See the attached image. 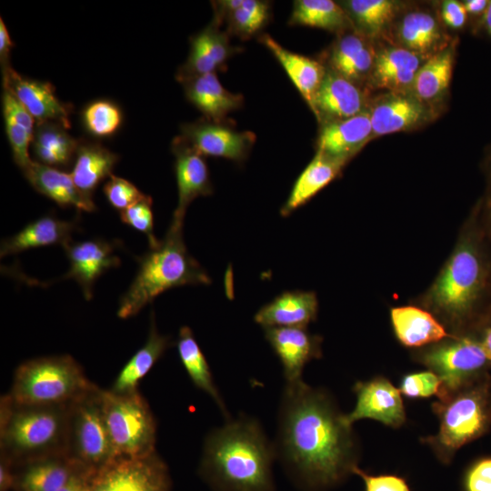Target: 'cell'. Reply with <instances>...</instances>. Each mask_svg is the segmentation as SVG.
<instances>
[{
	"label": "cell",
	"instance_id": "28",
	"mask_svg": "<svg viewBox=\"0 0 491 491\" xmlns=\"http://www.w3.org/2000/svg\"><path fill=\"white\" fill-rule=\"evenodd\" d=\"M396 33L399 46L426 58L449 45L437 19L426 10L405 14Z\"/></svg>",
	"mask_w": 491,
	"mask_h": 491
},
{
	"label": "cell",
	"instance_id": "33",
	"mask_svg": "<svg viewBox=\"0 0 491 491\" xmlns=\"http://www.w3.org/2000/svg\"><path fill=\"white\" fill-rule=\"evenodd\" d=\"M455 61L454 46L428 57L418 69L410 93L431 107L441 102L447 93Z\"/></svg>",
	"mask_w": 491,
	"mask_h": 491
},
{
	"label": "cell",
	"instance_id": "12",
	"mask_svg": "<svg viewBox=\"0 0 491 491\" xmlns=\"http://www.w3.org/2000/svg\"><path fill=\"white\" fill-rule=\"evenodd\" d=\"M180 136L204 156L244 162L256 141L249 131H237L225 123L200 120L185 124Z\"/></svg>",
	"mask_w": 491,
	"mask_h": 491
},
{
	"label": "cell",
	"instance_id": "36",
	"mask_svg": "<svg viewBox=\"0 0 491 491\" xmlns=\"http://www.w3.org/2000/svg\"><path fill=\"white\" fill-rule=\"evenodd\" d=\"M391 321L398 340L406 346H421L448 336L444 326L429 312L416 306L393 308Z\"/></svg>",
	"mask_w": 491,
	"mask_h": 491
},
{
	"label": "cell",
	"instance_id": "30",
	"mask_svg": "<svg viewBox=\"0 0 491 491\" xmlns=\"http://www.w3.org/2000/svg\"><path fill=\"white\" fill-rule=\"evenodd\" d=\"M77 228L76 220L64 221L45 215L31 222L13 236L2 241L1 257L31 248L61 245L72 242V233Z\"/></svg>",
	"mask_w": 491,
	"mask_h": 491
},
{
	"label": "cell",
	"instance_id": "44",
	"mask_svg": "<svg viewBox=\"0 0 491 491\" xmlns=\"http://www.w3.org/2000/svg\"><path fill=\"white\" fill-rule=\"evenodd\" d=\"M442 383L433 371L412 373L403 377L400 392L407 397H428L439 395Z\"/></svg>",
	"mask_w": 491,
	"mask_h": 491
},
{
	"label": "cell",
	"instance_id": "5",
	"mask_svg": "<svg viewBox=\"0 0 491 491\" xmlns=\"http://www.w3.org/2000/svg\"><path fill=\"white\" fill-rule=\"evenodd\" d=\"M95 385L71 356H42L17 366L7 396L22 404L66 405Z\"/></svg>",
	"mask_w": 491,
	"mask_h": 491
},
{
	"label": "cell",
	"instance_id": "46",
	"mask_svg": "<svg viewBox=\"0 0 491 491\" xmlns=\"http://www.w3.org/2000/svg\"><path fill=\"white\" fill-rule=\"evenodd\" d=\"M464 491H491V457L475 462L463 478Z\"/></svg>",
	"mask_w": 491,
	"mask_h": 491
},
{
	"label": "cell",
	"instance_id": "13",
	"mask_svg": "<svg viewBox=\"0 0 491 491\" xmlns=\"http://www.w3.org/2000/svg\"><path fill=\"white\" fill-rule=\"evenodd\" d=\"M354 391L356 395V406L351 413L343 415V420L348 426L362 418H371L393 427H398L405 422L401 392L386 378L357 382Z\"/></svg>",
	"mask_w": 491,
	"mask_h": 491
},
{
	"label": "cell",
	"instance_id": "45",
	"mask_svg": "<svg viewBox=\"0 0 491 491\" xmlns=\"http://www.w3.org/2000/svg\"><path fill=\"white\" fill-rule=\"evenodd\" d=\"M352 473L362 478L365 491H411L406 479L396 475H370L357 466L353 467Z\"/></svg>",
	"mask_w": 491,
	"mask_h": 491
},
{
	"label": "cell",
	"instance_id": "21",
	"mask_svg": "<svg viewBox=\"0 0 491 491\" xmlns=\"http://www.w3.org/2000/svg\"><path fill=\"white\" fill-rule=\"evenodd\" d=\"M426 59L399 45L382 48L376 51L369 76L372 85L389 92L408 93L418 69Z\"/></svg>",
	"mask_w": 491,
	"mask_h": 491
},
{
	"label": "cell",
	"instance_id": "53",
	"mask_svg": "<svg viewBox=\"0 0 491 491\" xmlns=\"http://www.w3.org/2000/svg\"><path fill=\"white\" fill-rule=\"evenodd\" d=\"M480 344L486 353L487 359L491 361V327L485 330Z\"/></svg>",
	"mask_w": 491,
	"mask_h": 491
},
{
	"label": "cell",
	"instance_id": "19",
	"mask_svg": "<svg viewBox=\"0 0 491 491\" xmlns=\"http://www.w3.org/2000/svg\"><path fill=\"white\" fill-rule=\"evenodd\" d=\"M114 244L101 239L70 242L64 246L70 263L63 279L73 278L82 288L84 296L90 300L95 280L107 269L117 267L120 259L114 255Z\"/></svg>",
	"mask_w": 491,
	"mask_h": 491
},
{
	"label": "cell",
	"instance_id": "32",
	"mask_svg": "<svg viewBox=\"0 0 491 491\" xmlns=\"http://www.w3.org/2000/svg\"><path fill=\"white\" fill-rule=\"evenodd\" d=\"M171 343L169 336L158 332L155 314L152 311L150 329L145 343L121 368L109 390L116 394L137 391L139 382L152 369Z\"/></svg>",
	"mask_w": 491,
	"mask_h": 491
},
{
	"label": "cell",
	"instance_id": "20",
	"mask_svg": "<svg viewBox=\"0 0 491 491\" xmlns=\"http://www.w3.org/2000/svg\"><path fill=\"white\" fill-rule=\"evenodd\" d=\"M188 58L176 75L181 83L188 78L216 73L225 68V63L237 49L230 45L229 35L220 30V25L212 21L191 40Z\"/></svg>",
	"mask_w": 491,
	"mask_h": 491
},
{
	"label": "cell",
	"instance_id": "17",
	"mask_svg": "<svg viewBox=\"0 0 491 491\" xmlns=\"http://www.w3.org/2000/svg\"><path fill=\"white\" fill-rule=\"evenodd\" d=\"M311 110L321 124L343 120L366 109V98L359 85L326 69Z\"/></svg>",
	"mask_w": 491,
	"mask_h": 491
},
{
	"label": "cell",
	"instance_id": "1",
	"mask_svg": "<svg viewBox=\"0 0 491 491\" xmlns=\"http://www.w3.org/2000/svg\"><path fill=\"white\" fill-rule=\"evenodd\" d=\"M276 449L290 478L305 491L335 486L356 466L351 426L326 393L303 380L286 384Z\"/></svg>",
	"mask_w": 491,
	"mask_h": 491
},
{
	"label": "cell",
	"instance_id": "25",
	"mask_svg": "<svg viewBox=\"0 0 491 491\" xmlns=\"http://www.w3.org/2000/svg\"><path fill=\"white\" fill-rule=\"evenodd\" d=\"M181 83L188 101L206 120L224 123L229 113L243 105L244 96L225 89L215 73L194 76Z\"/></svg>",
	"mask_w": 491,
	"mask_h": 491
},
{
	"label": "cell",
	"instance_id": "10",
	"mask_svg": "<svg viewBox=\"0 0 491 491\" xmlns=\"http://www.w3.org/2000/svg\"><path fill=\"white\" fill-rule=\"evenodd\" d=\"M169 469L155 452L116 458L90 477L89 491H171Z\"/></svg>",
	"mask_w": 491,
	"mask_h": 491
},
{
	"label": "cell",
	"instance_id": "29",
	"mask_svg": "<svg viewBox=\"0 0 491 491\" xmlns=\"http://www.w3.org/2000/svg\"><path fill=\"white\" fill-rule=\"evenodd\" d=\"M259 41L273 54L310 108L326 73V67L317 60L291 52L269 35Z\"/></svg>",
	"mask_w": 491,
	"mask_h": 491
},
{
	"label": "cell",
	"instance_id": "34",
	"mask_svg": "<svg viewBox=\"0 0 491 491\" xmlns=\"http://www.w3.org/2000/svg\"><path fill=\"white\" fill-rule=\"evenodd\" d=\"M119 156L100 143L79 141L75 161L70 173L77 188L92 198L96 186L112 175Z\"/></svg>",
	"mask_w": 491,
	"mask_h": 491
},
{
	"label": "cell",
	"instance_id": "15",
	"mask_svg": "<svg viewBox=\"0 0 491 491\" xmlns=\"http://www.w3.org/2000/svg\"><path fill=\"white\" fill-rule=\"evenodd\" d=\"M172 150L175 156V170L178 189V202L172 223L183 225L190 203L196 197L211 195L213 186L203 155L180 135L173 141Z\"/></svg>",
	"mask_w": 491,
	"mask_h": 491
},
{
	"label": "cell",
	"instance_id": "51",
	"mask_svg": "<svg viewBox=\"0 0 491 491\" xmlns=\"http://www.w3.org/2000/svg\"><path fill=\"white\" fill-rule=\"evenodd\" d=\"M488 4L489 1L486 0H466L463 2L467 15H482Z\"/></svg>",
	"mask_w": 491,
	"mask_h": 491
},
{
	"label": "cell",
	"instance_id": "4",
	"mask_svg": "<svg viewBox=\"0 0 491 491\" xmlns=\"http://www.w3.org/2000/svg\"><path fill=\"white\" fill-rule=\"evenodd\" d=\"M66 405L22 404L0 399V455L14 464L65 455Z\"/></svg>",
	"mask_w": 491,
	"mask_h": 491
},
{
	"label": "cell",
	"instance_id": "8",
	"mask_svg": "<svg viewBox=\"0 0 491 491\" xmlns=\"http://www.w3.org/2000/svg\"><path fill=\"white\" fill-rule=\"evenodd\" d=\"M440 418L439 431L429 438L439 457L448 462L465 444L479 436L487 423L485 397L479 390L453 393L434 404Z\"/></svg>",
	"mask_w": 491,
	"mask_h": 491
},
{
	"label": "cell",
	"instance_id": "49",
	"mask_svg": "<svg viewBox=\"0 0 491 491\" xmlns=\"http://www.w3.org/2000/svg\"><path fill=\"white\" fill-rule=\"evenodd\" d=\"M15 486V464L0 455V491H13Z\"/></svg>",
	"mask_w": 491,
	"mask_h": 491
},
{
	"label": "cell",
	"instance_id": "22",
	"mask_svg": "<svg viewBox=\"0 0 491 491\" xmlns=\"http://www.w3.org/2000/svg\"><path fill=\"white\" fill-rule=\"evenodd\" d=\"M356 30L339 34L328 53L329 69L359 85L369 78L376 51Z\"/></svg>",
	"mask_w": 491,
	"mask_h": 491
},
{
	"label": "cell",
	"instance_id": "24",
	"mask_svg": "<svg viewBox=\"0 0 491 491\" xmlns=\"http://www.w3.org/2000/svg\"><path fill=\"white\" fill-rule=\"evenodd\" d=\"M371 138L373 132L367 109L350 118L322 124L316 151L349 160Z\"/></svg>",
	"mask_w": 491,
	"mask_h": 491
},
{
	"label": "cell",
	"instance_id": "50",
	"mask_svg": "<svg viewBox=\"0 0 491 491\" xmlns=\"http://www.w3.org/2000/svg\"><path fill=\"white\" fill-rule=\"evenodd\" d=\"M14 44L9 35L8 30L3 21L0 19V63L2 71L10 67L9 63L10 52Z\"/></svg>",
	"mask_w": 491,
	"mask_h": 491
},
{
	"label": "cell",
	"instance_id": "7",
	"mask_svg": "<svg viewBox=\"0 0 491 491\" xmlns=\"http://www.w3.org/2000/svg\"><path fill=\"white\" fill-rule=\"evenodd\" d=\"M101 388L95 385L68 404L65 455L95 472L116 459L103 415Z\"/></svg>",
	"mask_w": 491,
	"mask_h": 491
},
{
	"label": "cell",
	"instance_id": "47",
	"mask_svg": "<svg viewBox=\"0 0 491 491\" xmlns=\"http://www.w3.org/2000/svg\"><path fill=\"white\" fill-rule=\"evenodd\" d=\"M440 15L446 25L453 29H460L466 25L468 15L463 3L446 0L441 5Z\"/></svg>",
	"mask_w": 491,
	"mask_h": 491
},
{
	"label": "cell",
	"instance_id": "42",
	"mask_svg": "<svg viewBox=\"0 0 491 491\" xmlns=\"http://www.w3.org/2000/svg\"><path fill=\"white\" fill-rule=\"evenodd\" d=\"M103 190L109 204L119 212L149 196L142 193L130 181L113 174L109 176Z\"/></svg>",
	"mask_w": 491,
	"mask_h": 491
},
{
	"label": "cell",
	"instance_id": "14",
	"mask_svg": "<svg viewBox=\"0 0 491 491\" xmlns=\"http://www.w3.org/2000/svg\"><path fill=\"white\" fill-rule=\"evenodd\" d=\"M2 73L3 87L15 95L36 123L52 121L70 128L72 106L59 100L51 83L23 76L12 66Z\"/></svg>",
	"mask_w": 491,
	"mask_h": 491
},
{
	"label": "cell",
	"instance_id": "40",
	"mask_svg": "<svg viewBox=\"0 0 491 491\" xmlns=\"http://www.w3.org/2000/svg\"><path fill=\"white\" fill-rule=\"evenodd\" d=\"M271 17L269 2L244 0L242 5L226 18V33L248 39L261 31Z\"/></svg>",
	"mask_w": 491,
	"mask_h": 491
},
{
	"label": "cell",
	"instance_id": "18",
	"mask_svg": "<svg viewBox=\"0 0 491 491\" xmlns=\"http://www.w3.org/2000/svg\"><path fill=\"white\" fill-rule=\"evenodd\" d=\"M265 337L283 366L286 383L302 380L305 366L321 356L320 339L306 327H266Z\"/></svg>",
	"mask_w": 491,
	"mask_h": 491
},
{
	"label": "cell",
	"instance_id": "3",
	"mask_svg": "<svg viewBox=\"0 0 491 491\" xmlns=\"http://www.w3.org/2000/svg\"><path fill=\"white\" fill-rule=\"evenodd\" d=\"M137 274L119 302L117 316H135L163 292L185 285H209L211 278L189 254L183 225L171 222L163 240L138 259Z\"/></svg>",
	"mask_w": 491,
	"mask_h": 491
},
{
	"label": "cell",
	"instance_id": "9",
	"mask_svg": "<svg viewBox=\"0 0 491 491\" xmlns=\"http://www.w3.org/2000/svg\"><path fill=\"white\" fill-rule=\"evenodd\" d=\"M482 285V266L474 247L461 245L452 255L431 289L433 306L446 316H465L476 300Z\"/></svg>",
	"mask_w": 491,
	"mask_h": 491
},
{
	"label": "cell",
	"instance_id": "2",
	"mask_svg": "<svg viewBox=\"0 0 491 491\" xmlns=\"http://www.w3.org/2000/svg\"><path fill=\"white\" fill-rule=\"evenodd\" d=\"M276 456L259 422L242 416L206 436L198 474L213 491H275Z\"/></svg>",
	"mask_w": 491,
	"mask_h": 491
},
{
	"label": "cell",
	"instance_id": "48",
	"mask_svg": "<svg viewBox=\"0 0 491 491\" xmlns=\"http://www.w3.org/2000/svg\"><path fill=\"white\" fill-rule=\"evenodd\" d=\"M93 473L78 466L59 491H89L90 477Z\"/></svg>",
	"mask_w": 491,
	"mask_h": 491
},
{
	"label": "cell",
	"instance_id": "41",
	"mask_svg": "<svg viewBox=\"0 0 491 491\" xmlns=\"http://www.w3.org/2000/svg\"><path fill=\"white\" fill-rule=\"evenodd\" d=\"M85 128L96 137L113 135L121 126L123 114L114 102L99 99L88 104L82 111Z\"/></svg>",
	"mask_w": 491,
	"mask_h": 491
},
{
	"label": "cell",
	"instance_id": "38",
	"mask_svg": "<svg viewBox=\"0 0 491 491\" xmlns=\"http://www.w3.org/2000/svg\"><path fill=\"white\" fill-rule=\"evenodd\" d=\"M288 24L321 28L338 35L356 30L344 7L331 0L295 1Z\"/></svg>",
	"mask_w": 491,
	"mask_h": 491
},
{
	"label": "cell",
	"instance_id": "52",
	"mask_svg": "<svg viewBox=\"0 0 491 491\" xmlns=\"http://www.w3.org/2000/svg\"><path fill=\"white\" fill-rule=\"evenodd\" d=\"M479 25L491 36V1H489L486 11L481 15Z\"/></svg>",
	"mask_w": 491,
	"mask_h": 491
},
{
	"label": "cell",
	"instance_id": "11",
	"mask_svg": "<svg viewBox=\"0 0 491 491\" xmlns=\"http://www.w3.org/2000/svg\"><path fill=\"white\" fill-rule=\"evenodd\" d=\"M487 360L480 342L470 338L436 346L422 356L423 363L441 380L440 399L461 389Z\"/></svg>",
	"mask_w": 491,
	"mask_h": 491
},
{
	"label": "cell",
	"instance_id": "16",
	"mask_svg": "<svg viewBox=\"0 0 491 491\" xmlns=\"http://www.w3.org/2000/svg\"><path fill=\"white\" fill-rule=\"evenodd\" d=\"M368 111L373 137L420 126L435 113L410 92H389L376 99Z\"/></svg>",
	"mask_w": 491,
	"mask_h": 491
},
{
	"label": "cell",
	"instance_id": "23",
	"mask_svg": "<svg viewBox=\"0 0 491 491\" xmlns=\"http://www.w3.org/2000/svg\"><path fill=\"white\" fill-rule=\"evenodd\" d=\"M318 310L316 295L312 291H286L263 306L254 320L263 328L306 327L315 321Z\"/></svg>",
	"mask_w": 491,
	"mask_h": 491
},
{
	"label": "cell",
	"instance_id": "26",
	"mask_svg": "<svg viewBox=\"0 0 491 491\" xmlns=\"http://www.w3.org/2000/svg\"><path fill=\"white\" fill-rule=\"evenodd\" d=\"M78 465L66 455H54L15 464L13 491H59Z\"/></svg>",
	"mask_w": 491,
	"mask_h": 491
},
{
	"label": "cell",
	"instance_id": "39",
	"mask_svg": "<svg viewBox=\"0 0 491 491\" xmlns=\"http://www.w3.org/2000/svg\"><path fill=\"white\" fill-rule=\"evenodd\" d=\"M355 29L373 39L386 34L397 16L399 5L391 0H347L339 3Z\"/></svg>",
	"mask_w": 491,
	"mask_h": 491
},
{
	"label": "cell",
	"instance_id": "31",
	"mask_svg": "<svg viewBox=\"0 0 491 491\" xmlns=\"http://www.w3.org/2000/svg\"><path fill=\"white\" fill-rule=\"evenodd\" d=\"M347 161L316 151L315 157L296 180L287 200L281 207V215L288 216L307 203L339 175Z\"/></svg>",
	"mask_w": 491,
	"mask_h": 491
},
{
	"label": "cell",
	"instance_id": "35",
	"mask_svg": "<svg viewBox=\"0 0 491 491\" xmlns=\"http://www.w3.org/2000/svg\"><path fill=\"white\" fill-rule=\"evenodd\" d=\"M66 130L56 122L36 123L31 146L38 163L57 169L67 167L72 163L79 141Z\"/></svg>",
	"mask_w": 491,
	"mask_h": 491
},
{
	"label": "cell",
	"instance_id": "27",
	"mask_svg": "<svg viewBox=\"0 0 491 491\" xmlns=\"http://www.w3.org/2000/svg\"><path fill=\"white\" fill-rule=\"evenodd\" d=\"M24 172L31 185L40 194L55 201L61 207L74 206L78 211L96 209L91 197L75 185L70 174L38 162H33Z\"/></svg>",
	"mask_w": 491,
	"mask_h": 491
},
{
	"label": "cell",
	"instance_id": "6",
	"mask_svg": "<svg viewBox=\"0 0 491 491\" xmlns=\"http://www.w3.org/2000/svg\"><path fill=\"white\" fill-rule=\"evenodd\" d=\"M103 415L116 458H132L155 452L156 422L151 408L135 391H100Z\"/></svg>",
	"mask_w": 491,
	"mask_h": 491
},
{
	"label": "cell",
	"instance_id": "37",
	"mask_svg": "<svg viewBox=\"0 0 491 491\" xmlns=\"http://www.w3.org/2000/svg\"><path fill=\"white\" fill-rule=\"evenodd\" d=\"M176 347L180 361L192 383L214 400L228 420L226 406L214 382L209 365L189 326H183L179 329Z\"/></svg>",
	"mask_w": 491,
	"mask_h": 491
},
{
	"label": "cell",
	"instance_id": "43",
	"mask_svg": "<svg viewBox=\"0 0 491 491\" xmlns=\"http://www.w3.org/2000/svg\"><path fill=\"white\" fill-rule=\"evenodd\" d=\"M119 213L123 223L144 233L147 236L150 249L155 248L160 244V240H158L154 234L151 196H148Z\"/></svg>",
	"mask_w": 491,
	"mask_h": 491
}]
</instances>
